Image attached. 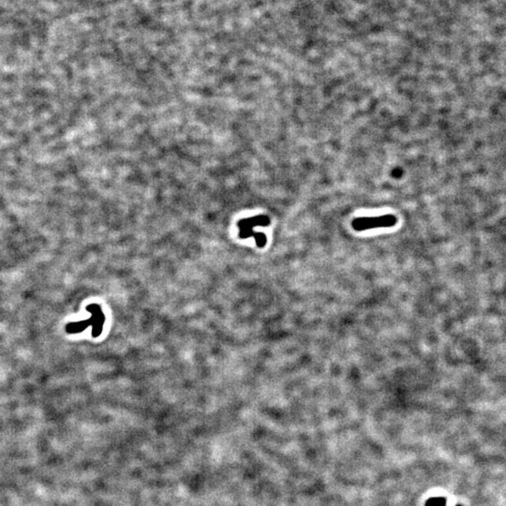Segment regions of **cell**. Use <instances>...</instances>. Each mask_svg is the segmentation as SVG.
Instances as JSON below:
<instances>
[{
  "mask_svg": "<svg viewBox=\"0 0 506 506\" xmlns=\"http://www.w3.org/2000/svg\"><path fill=\"white\" fill-rule=\"evenodd\" d=\"M396 218L394 215H384L373 218H358L354 219L352 226L356 231H366L374 228H388L395 226Z\"/></svg>",
  "mask_w": 506,
  "mask_h": 506,
  "instance_id": "cell-1",
  "label": "cell"
},
{
  "mask_svg": "<svg viewBox=\"0 0 506 506\" xmlns=\"http://www.w3.org/2000/svg\"><path fill=\"white\" fill-rule=\"evenodd\" d=\"M270 224V219L266 215H259L253 218L241 220L238 223L240 230H253L255 226H268Z\"/></svg>",
  "mask_w": 506,
  "mask_h": 506,
  "instance_id": "cell-2",
  "label": "cell"
},
{
  "mask_svg": "<svg viewBox=\"0 0 506 506\" xmlns=\"http://www.w3.org/2000/svg\"><path fill=\"white\" fill-rule=\"evenodd\" d=\"M240 238H249L254 237L257 247L263 248L267 243V237L263 233H255L253 230H240L239 233Z\"/></svg>",
  "mask_w": 506,
  "mask_h": 506,
  "instance_id": "cell-3",
  "label": "cell"
},
{
  "mask_svg": "<svg viewBox=\"0 0 506 506\" xmlns=\"http://www.w3.org/2000/svg\"><path fill=\"white\" fill-rule=\"evenodd\" d=\"M446 499L445 498H432L426 502V506H446Z\"/></svg>",
  "mask_w": 506,
  "mask_h": 506,
  "instance_id": "cell-4",
  "label": "cell"
},
{
  "mask_svg": "<svg viewBox=\"0 0 506 506\" xmlns=\"http://www.w3.org/2000/svg\"><path fill=\"white\" fill-rule=\"evenodd\" d=\"M392 175L394 177H400L402 175V171L399 169V168H396L393 172H392Z\"/></svg>",
  "mask_w": 506,
  "mask_h": 506,
  "instance_id": "cell-5",
  "label": "cell"
},
{
  "mask_svg": "<svg viewBox=\"0 0 506 506\" xmlns=\"http://www.w3.org/2000/svg\"></svg>",
  "mask_w": 506,
  "mask_h": 506,
  "instance_id": "cell-6",
  "label": "cell"
}]
</instances>
